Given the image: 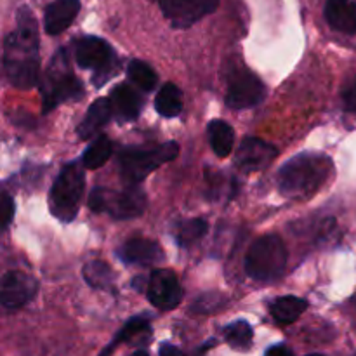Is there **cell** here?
<instances>
[{"label": "cell", "instance_id": "9c48e42d", "mask_svg": "<svg viewBox=\"0 0 356 356\" xmlns=\"http://www.w3.org/2000/svg\"><path fill=\"white\" fill-rule=\"evenodd\" d=\"M163 17L174 28H188L212 14L219 6V0H159Z\"/></svg>", "mask_w": 356, "mask_h": 356}, {"label": "cell", "instance_id": "30bf717a", "mask_svg": "<svg viewBox=\"0 0 356 356\" xmlns=\"http://www.w3.org/2000/svg\"><path fill=\"white\" fill-rule=\"evenodd\" d=\"M264 92L266 89L263 82L254 73L242 70L229 79L228 90H226V106L233 110L252 108L264 99Z\"/></svg>", "mask_w": 356, "mask_h": 356}, {"label": "cell", "instance_id": "83f0119b", "mask_svg": "<svg viewBox=\"0 0 356 356\" xmlns=\"http://www.w3.org/2000/svg\"><path fill=\"white\" fill-rule=\"evenodd\" d=\"M0 207H2V214H0V219H2V229L6 232V229L9 228L10 221H13L14 212H16L14 200L9 193L2 195V204H0Z\"/></svg>", "mask_w": 356, "mask_h": 356}, {"label": "cell", "instance_id": "e0dca14e", "mask_svg": "<svg viewBox=\"0 0 356 356\" xmlns=\"http://www.w3.org/2000/svg\"><path fill=\"white\" fill-rule=\"evenodd\" d=\"M111 117H113V108H111L110 97L94 101L89 106V110H87L83 120L80 122L79 129H76V134H79L80 139L94 138L108 124V120Z\"/></svg>", "mask_w": 356, "mask_h": 356}, {"label": "cell", "instance_id": "6da1fadb", "mask_svg": "<svg viewBox=\"0 0 356 356\" xmlns=\"http://www.w3.org/2000/svg\"><path fill=\"white\" fill-rule=\"evenodd\" d=\"M3 68L10 86L31 89L38 82V28L30 9L17 13V28L3 42Z\"/></svg>", "mask_w": 356, "mask_h": 356}, {"label": "cell", "instance_id": "f546056e", "mask_svg": "<svg viewBox=\"0 0 356 356\" xmlns=\"http://www.w3.org/2000/svg\"><path fill=\"white\" fill-rule=\"evenodd\" d=\"M344 104L350 111L356 113V82L344 92Z\"/></svg>", "mask_w": 356, "mask_h": 356}, {"label": "cell", "instance_id": "cb8c5ba5", "mask_svg": "<svg viewBox=\"0 0 356 356\" xmlns=\"http://www.w3.org/2000/svg\"><path fill=\"white\" fill-rule=\"evenodd\" d=\"M148 330H149L148 320H146L145 316H134V318L129 320V322L125 323L120 330H118V334L115 336V339L111 341L106 348H104L103 353H101L99 356H110L111 351H113L118 344L125 343V341L132 339V337L139 336V334H143V332H148Z\"/></svg>", "mask_w": 356, "mask_h": 356}, {"label": "cell", "instance_id": "5b68a950", "mask_svg": "<svg viewBox=\"0 0 356 356\" xmlns=\"http://www.w3.org/2000/svg\"><path fill=\"white\" fill-rule=\"evenodd\" d=\"M179 153L177 143H163L155 148H125L118 155V165L124 181L131 186L141 183L146 176L159 169L162 163L174 160Z\"/></svg>", "mask_w": 356, "mask_h": 356}, {"label": "cell", "instance_id": "f1b7e54d", "mask_svg": "<svg viewBox=\"0 0 356 356\" xmlns=\"http://www.w3.org/2000/svg\"><path fill=\"white\" fill-rule=\"evenodd\" d=\"M216 298H218V294H205V296H202V298L198 299L197 302H195L193 309H197V312H200V313L214 312L216 306H221V302H222V301H218V302L212 301V299H216Z\"/></svg>", "mask_w": 356, "mask_h": 356}, {"label": "cell", "instance_id": "ffe728a7", "mask_svg": "<svg viewBox=\"0 0 356 356\" xmlns=\"http://www.w3.org/2000/svg\"><path fill=\"white\" fill-rule=\"evenodd\" d=\"M308 308V302L296 296H285V298L275 299L273 305L270 306L271 316L277 320L282 325H289V323L296 322L302 313Z\"/></svg>", "mask_w": 356, "mask_h": 356}, {"label": "cell", "instance_id": "4dcf8cb0", "mask_svg": "<svg viewBox=\"0 0 356 356\" xmlns=\"http://www.w3.org/2000/svg\"><path fill=\"white\" fill-rule=\"evenodd\" d=\"M264 356H294V353H292L287 346H284V344H275V346H271L270 350L266 351Z\"/></svg>", "mask_w": 356, "mask_h": 356}, {"label": "cell", "instance_id": "7c38bea8", "mask_svg": "<svg viewBox=\"0 0 356 356\" xmlns=\"http://www.w3.org/2000/svg\"><path fill=\"white\" fill-rule=\"evenodd\" d=\"M37 292V282L33 277L21 271H9L3 275L0 285V299L7 309H16L31 301Z\"/></svg>", "mask_w": 356, "mask_h": 356}, {"label": "cell", "instance_id": "5bb4252c", "mask_svg": "<svg viewBox=\"0 0 356 356\" xmlns=\"http://www.w3.org/2000/svg\"><path fill=\"white\" fill-rule=\"evenodd\" d=\"M80 13V0H54L45 7L44 30L49 35H59L75 21Z\"/></svg>", "mask_w": 356, "mask_h": 356}, {"label": "cell", "instance_id": "d4e9b609", "mask_svg": "<svg viewBox=\"0 0 356 356\" xmlns=\"http://www.w3.org/2000/svg\"><path fill=\"white\" fill-rule=\"evenodd\" d=\"M87 284L94 289H108L113 284V273L103 261H90L82 270Z\"/></svg>", "mask_w": 356, "mask_h": 356}, {"label": "cell", "instance_id": "836d02e7", "mask_svg": "<svg viewBox=\"0 0 356 356\" xmlns=\"http://www.w3.org/2000/svg\"><path fill=\"white\" fill-rule=\"evenodd\" d=\"M308 356H323V355H308Z\"/></svg>", "mask_w": 356, "mask_h": 356}, {"label": "cell", "instance_id": "d6986e66", "mask_svg": "<svg viewBox=\"0 0 356 356\" xmlns=\"http://www.w3.org/2000/svg\"><path fill=\"white\" fill-rule=\"evenodd\" d=\"M209 141H211L212 152L218 156L225 159L233 152L235 146V131L225 120H212L209 124Z\"/></svg>", "mask_w": 356, "mask_h": 356}, {"label": "cell", "instance_id": "1f68e13d", "mask_svg": "<svg viewBox=\"0 0 356 356\" xmlns=\"http://www.w3.org/2000/svg\"><path fill=\"white\" fill-rule=\"evenodd\" d=\"M160 356H184V353L181 350H177L176 346L172 344H162L160 346Z\"/></svg>", "mask_w": 356, "mask_h": 356}, {"label": "cell", "instance_id": "484cf974", "mask_svg": "<svg viewBox=\"0 0 356 356\" xmlns=\"http://www.w3.org/2000/svg\"><path fill=\"white\" fill-rule=\"evenodd\" d=\"M222 334H225L226 343L232 348H236V350H245L252 343V327L243 322V320L228 325L222 330Z\"/></svg>", "mask_w": 356, "mask_h": 356}, {"label": "cell", "instance_id": "8fae6325", "mask_svg": "<svg viewBox=\"0 0 356 356\" xmlns=\"http://www.w3.org/2000/svg\"><path fill=\"white\" fill-rule=\"evenodd\" d=\"M146 296L155 308L167 312L179 305L183 299V289L172 271L155 270L148 280Z\"/></svg>", "mask_w": 356, "mask_h": 356}, {"label": "cell", "instance_id": "44dd1931", "mask_svg": "<svg viewBox=\"0 0 356 356\" xmlns=\"http://www.w3.org/2000/svg\"><path fill=\"white\" fill-rule=\"evenodd\" d=\"M155 108L162 117H177L183 110V94L174 83H165L155 97Z\"/></svg>", "mask_w": 356, "mask_h": 356}, {"label": "cell", "instance_id": "9a60e30c", "mask_svg": "<svg viewBox=\"0 0 356 356\" xmlns=\"http://www.w3.org/2000/svg\"><path fill=\"white\" fill-rule=\"evenodd\" d=\"M124 263L127 264H141V266H152L163 259V252L156 242L145 238L129 240L118 252Z\"/></svg>", "mask_w": 356, "mask_h": 356}, {"label": "cell", "instance_id": "2e32d148", "mask_svg": "<svg viewBox=\"0 0 356 356\" xmlns=\"http://www.w3.org/2000/svg\"><path fill=\"white\" fill-rule=\"evenodd\" d=\"M323 14L330 28L336 31L356 33V3L353 0H327Z\"/></svg>", "mask_w": 356, "mask_h": 356}, {"label": "cell", "instance_id": "3957f363", "mask_svg": "<svg viewBox=\"0 0 356 356\" xmlns=\"http://www.w3.org/2000/svg\"><path fill=\"white\" fill-rule=\"evenodd\" d=\"M40 92L42 106H44L45 113L54 110L56 106H59L65 101L79 99L82 96L83 89L79 80H76L75 73H73L65 49H59L52 56L51 63H49L47 70L42 76Z\"/></svg>", "mask_w": 356, "mask_h": 356}, {"label": "cell", "instance_id": "7402d4cb", "mask_svg": "<svg viewBox=\"0 0 356 356\" xmlns=\"http://www.w3.org/2000/svg\"><path fill=\"white\" fill-rule=\"evenodd\" d=\"M111 153H113V145L110 143V139L104 136H97L83 153L82 162L87 169H99L110 160Z\"/></svg>", "mask_w": 356, "mask_h": 356}, {"label": "cell", "instance_id": "7a4b0ae2", "mask_svg": "<svg viewBox=\"0 0 356 356\" xmlns=\"http://www.w3.org/2000/svg\"><path fill=\"white\" fill-rule=\"evenodd\" d=\"M332 170L325 155L301 153L278 170V188L289 198H306L323 186Z\"/></svg>", "mask_w": 356, "mask_h": 356}, {"label": "cell", "instance_id": "d6a6232c", "mask_svg": "<svg viewBox=\"0 0 356 356\" xmlns=\"http://www.w3.org/2000/svg\"><path fill=\"white\" fill-rule=\"evenodd\" d=\"M131 356H149L146 351H136V353H132Z\"/></svg>", "mask_w": 356, "mask_h": 356}, {"label": "cell", "instance_id": "8992f818", "mask_svg": "<svg viewBox=\"0 0 356 356\" xmlns=\"http://www.w3.org/2000/svg\"><path fill=\"white\" fill-rule=\"evenodd\" d=\"M83 188H86V176H83L82 165L68 163L59 172L49 193V207H51L52 216L63 222L73 221L79 212Z\"/></svg>", "mask_w": 356, "mask_h": 356}, {"label": "cell", "instance_id": "ac0fdd59", "mask_svg": "<svg viewBox=\"0 0 356 356\" xmlns=\"http://www.w3.org/2000/svg\"><path fill=\"white\" fill-rule=\"evenodd\" d=\"M113 115L118 120H134L141 111V97L127 83H120L110 94Z\"/></svg>", "mask_w": 356, "mask_h": 356}, {"label": "cell", "instance_id": "ba28073f", "mask_svg": "<svg viewBox=\"0 0 356 356\" xmlns=\"http://www.w3.org/2000/svg\"><path fill=\"white\" fill-rule=\"evenodd\" d=\"M75 59L80 68L94 70L101 75L99 86L111 75L115 66V52L106 40L99 37H82L75 44Z\"/></svg>", "mask_w": 356, "mask_h": 356}, {"label": "cell", "instance_id": "277c9868", "mask_svg": "<svg viewBox=\"0 0 356 356\" xmlns=\"http://www.w3.org/2000/svg\"><path fill=\"white\" fill-rule=\"evenodd\" d=\"M287 249L278 235H266L250 245L245 257V271L252 280L273 282L284 275Z\"/></svg>", "mask_w": 356, "mask_h": 356}, {"label": "cell", "instance_id": "4fadbf2b", "mask_svg": "<svg viewBox=\"0 0 356 356\" xmlns=\"http://www.w3.org/2000/svg\"><path fill=\"white\" fill-rule=\"evenodd\" d=\"M277 155L278 149L270 143L257 138H245L236 152V165L243 172H257L266 169Z\"/></svg>", "mask_w": 356, "mask_h": 356}, {"label": "cell", "instance_id": "4316f807", "mask_svg": "<svg viewBox=\"0 0 356 356\" xmlns=\"http://www.w3.org/2000/svg\"><path fill=\"white\" fill-rule=\"evenodd\" d=\"M207 222L202 221V219H190V221L183 222L179 226V233H177L179 243L181 245H190V243L198 242L207 233Z\"/></svg>", "mask_w": 356, "mask_h": 356}, {"label": "cell", "instance_id": "603a6c76", "mask_svg": "<svg viewBox=\"0 0 356 356\" xmlns=\"http://www.w3.org/2000/svg\"><path fill=\"white\" fill-rule=\"evenodd\" d=\"M127 75L131 79V82L134 86H138L141 90H145V92H149V90L155 89L156 82H159V76H156L155 70L148 63L139 61V59H134V61L129 63Z\"/></svg>", "mask_w": 356, "mask_h": 356}, {"label": "cell", "instance_id": "52a82bcc", "mask_svg": "<svg viewBox=\"0 0 356 356\" xmlns=\"http://www.w3.org/2000/svg\"><path fill=\"white\" fill-rule=\"evenodd\" d=\"M89 207L92 212H108L115 219H132L145 212L146 197L138 186H131L124 191L96 188L89 195Z\"/></svg>", "mask_w": 356, "mask_h": 356}]
</instances>
